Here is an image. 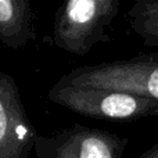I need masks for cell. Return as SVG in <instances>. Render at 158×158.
Masks as SVG:
<instances>
[{"label":"cell","instance_id":"obj_4","mask_svg":"<svg viewBox=\"0 0 158 158\" xmlns=\"http://www.w3.org/2000/svg\"><path fill=\"white\" fill-rule=\"evenodd\" d=\"M129 140L103 129L75 123L46 136L38 135L36 158H121Z\"/></svg>","mask_w":158,"mask_h":158},{"label":"cell","instance_id":"obj_5","mask_svg":"<svg viewBox=\"0 0 158 158\" xmlns=\"http://www.w3.org/2000/svg\"><path fill=\"white\" fill-rule=\"evenodd\" d=\"M38 135L19 87L0 68V158H31Z\"/></svg>","mask_w":158,"mask_h":158},{"label":"cell","instance_id":"obj_6","mask_svg":"<svg viewBox=\"0 0 158 158\" xmlns=\"http://www.w3.org/2000/svg\"><path fill=\"white\" fill-rule=\"evenodd\" d=\"M36 39L35 13L29 0H0V42L11 50Z\"/></svg>","mask_w":158,"mask_h":158},{"label":"cell","instance_id":"obj_7","mask_svg":"<svg viewBox=\"0 0 158 158\" xmlns=\"http://www.w3.org/2000/svg\"><path fill=\"white\" fill-rule=\"evenodd\" d=\"M128 18L144 46H158V0H137L128 11Z\"/></svg>","mask_w":158,"mask_h":158},{"label":"cell","instance_id":"obj_8","mask_svg":"<svg viewBox=\"0 0 158 158\" xmlns=\"http://www.w3.org/2000/svg\"><path fill=\"white\" fill-rule=\"evenodd\" d=\"M137 158H158V142L153 147H150L147 151H144L143 154H140Z\"/></svg>","mask_w":158,"mask_h":158},{"label":"cell","instance_id":"obj_1","mask_svg":"<svg viewBox=\"0 0 158 158\" xmlns=\"http://www.w3.org/2000/svg\"><path fill=\"white\" fill-rule=\"evenodd\" d=\"M119 0H69L58 7L53 43L74 56H86L96 44L111 40L107 27L118 15Z\"/></svg>","mask_w":158,"mask_h":158},{"label":"cell","instance_id":"obj_2","mask_svg":"<svg viewBox=\"0 0 158 158\" xmlns=\"http://www.w3.org/2000/svg\"><path fill=\"white\" fill-rule=\"evenodd\" d=\"M50 103L94 119L132 121L158 115V100L121 90L71 86L60 81L47 93Z\"/></svg>","mask_w":158,"mask_h":158},{"label":"cell","instance_id":"obj_3","mask_svg":"<svg viewBox=\"0 0 158 158\" xmlns=\"http://www.w3.org/2000/svg\"><path fill=\"white\" fill-rule=\"evenodd\" d=\"M58 81L71 86L104 87L158 100V53L83 65Z\"/></svg>","mask_w":158,"mask_h":158}]
</instances>
